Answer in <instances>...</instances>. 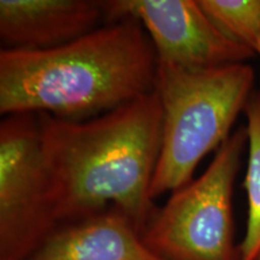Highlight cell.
I'll list each match as a JSON object with an SVG mask.
<instances>
[{"instance_id": "cell-1", "label": "cell", "mask_w": 260, "mask_h": 260, "mask_svg": "<svg viewBox=\"0 0 260 260\" xmlns=\"http://www.w3.org/2000/svg\"><path fill=\"white\" fill-rule=\"evenodd\" d=\"M38 119L58 226L115 207L142 235L158 209L151 194L162 133L157 93L88 119Z\"/></svg>"}, {"instance_id": "cell-2", "label": "cell", "mask_w": 260, "mask_h": 260, "mask_svg": "<svg viewBox=\"0 0 260 260\" xmlns=\"http://www.w3.org/2000/svg\"><path fill=\"white\" fill-rule=\"evenodd\" d=\"M158 57L133 18L59 47L0 51V113L88 119L153 92Z\"/></svg>"}, {"instance_id": "cell-3", "label": "cell", "mask_w": 260, "mask_h": 260, "mask_svg": "<svg viewBox=\"0 0 260 260\" xmlns=\"http://www.w3.org/2000/svg\"><path fill=\"white\" fill-rule=\"evenodd\" d=\"M253 86L254 70L247 63L187 70L158 61L154 92L161 104L162 133L153 199L193 181L199 162L229 139Z\"/></svg>"}, {"instance_id": "cell-4", "label": "cell", "mask_w": 260, "mask_h": 260, "mask_svg": "<svg viewBox=\"0 0 260 260\" xmlns=\"http://www.w3.org/2000/svg\"><path fill=\"white\" fill-rule=\"evenodd\" d=\"M247 142L242 126L217 149L201 176L172 191L158 207L141 235L155 255L162 260H241L233 191Z\"/></svg>"}, {"instance_id": "cell-5", "label": "cell", "mask_w": 260, "mask_h": 260, "mask_svg": "<svg viewBox=\"0 0 260 260\" xmlns=\"http://www.w3.org/2000/svg\"><path fill=\"white\" fill-rule=\"evenodd\" d=\"M58 228L37 113L0 123V260H25Z\"/></svg>"}, {"instance_id": "cell-6", "label": "cell", "mask_w": 260, "mask_h": 260, "mask_svg": "<svg viewBox=\"0 0 260 260\" xmlns=\"http://www.w3.org/2000/svg\"><path fill=\"white\" fill-rule=\"evenodd\" d=\"M105 23L138 21L153 44L159 63L205 70L247 63L252 48L224 35L198 0H106Z\"/></svg>"}, {"instance_id": "cell-7", "label": "cell", "mask_w": 260, "mask_h": 260, "mask_svg": "<svg viewBox=\"0 0 260 260\" xmlns=\"http://www.w3.org/2000/svg\"><path fill=\"white\" fill-rule=\"evenodd\" d=\"M104 0H0L2 50L44 51L95 30Z\"/></svg>"}, {"instance_id": "cell-8", "label": "cell", "mask_w": 260, "mask_h": 260, "mask_svg": "<svg viewBox=\"0 0 260 260\" xmlns=\"http://www.w3.org/2000/svg\"><path fill=\"white\" fill-rule=\"evenodd\" d=\"M25 260H162L121 211L61 224Z\"/></svg>"}, {"instance_id": "cell-9", "label": "cell", "mask_w": 260, "mask_h": 260, "mask_svg": "<svg viewBox=\"0 0 260 260\" xmlns=\"http://www.w3.org/2000/svg\"><path fill=\"white\" fill-rule=\"evenodd\" d=\"M247 146L248 161L245 189L248 201L246 233L241 243V260H256L260 255V94L253 93L247 104Z\"/></svg>"}, {"instance_id": "cell-10", "label": "cell", "mask_w": 260, "mask_h": 260, "mask_svg": "<svg viewBox=\"0 0 260 260\" xmlns=\"http://www.w3.org/2000/svg\"><path fill=\"white\" fill-rule=\"evenodd\" d=\"M198 2L224 35L253 51L255 50L260 37V0Z\"/></svg>"}, {"instance_id": "cell-11", "label": "cell", "mask_w": 260, "mask_h": 260, "mask_svg": "<svg viewBox=\"0 0 260 260\" xmlns=\"http://www.w3.org/2000/svg\"><path fill=\"white\" fill-rule=\"evenodd\" d=\"M255 56H258L260 58V37H259V40L256 42V46H255ZM259 94H260V90H259Z\"/></svg>"}, {"instance_id": "cell-12", "label": "cell", "mask_w": 260, "mask_h": 260, "mask_svg": "<svg viewBox=\"0 0 260 260\" xmlns=\"http://www.w3.org/2000/svg\"><path fill=\"white\" fill-rule=\"evenodd\" d=\"M256 260H260V255H259V258H258V259H256Z\"/></svg>"}]
</instances>
